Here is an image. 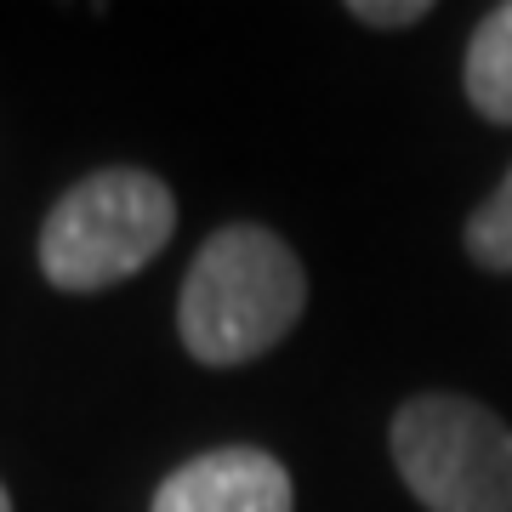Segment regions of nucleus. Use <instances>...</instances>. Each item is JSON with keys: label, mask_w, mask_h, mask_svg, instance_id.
I'll list each match as a JSON object with an SVG mask.
<instances>
[{"label": "nucleus", "mask_w": 512, "mask_h": 512, "mask_svg": "<svg viewBox=\"0 0 512 512\" xmlns=\"http://www.w3.org/2000/svg\"><path fill=\"white\" fill-rule=\"evenodd\" d=\"M308 279L279 234L234 222L205 239L183 279V342L200 365H251L302 319Z\"/></svg>", "instance_id": "obj_1"}, {"label": "nucleus", "mask_w": 512, "mask_h": 512, "mask_svg": "<svg viewBox=\"0 0 512 512\" xmlns=\"http://www.w3.org/2000/svg\"><path fill=\"white\" fill-rule=\"evenodd\" d=\"M177 200L154 171H92L52 205L40 228V274L57 291H109L165 251Z\"/></svg>", "instance_id": "obj_2"}, {"label": "nucleus", "mask_w": 512, "mask_h": 512, "mask_svg": "<svg viewBox=\"0 0 512 512\" xmlns=\"http://www.w3.org/2000/svg\"><path fill=\"white\" fill-rule=\"evenodd\" d=\"M0 512H12V501H6V490H0Z\"/></svg>", "instance_id": "obj_8"}, {"label": "nucleus", "mask_w": 512, "mask_h": 512, "mask_svg": "<svg viewBox=\"0 0 512 512\" xmlns=\"http://www.w3.org/2000/svg\"><path fill=\"white\" fill-rule=\"evenodd\" d=\"M433 12L427 0H393V6H376V0H353V18L376 23V29H404V23H421Z\"/></svg>", "instance_id": "obj_7"}, {"label": "nucleus", "mask_w": 512, "mask_h": 512, "mask_svg": "<svg viewBox=\"0 0 512 512\" xmlns=\"http://www.w3.org/2000/svg\"><path fill=\"white\" fill-rule=\"evenodd\" d=\"M393 461L427 512H512V427L478 399H410L393 416Z\"/></svg>", "instance_id": "obj_3"}, {"label": "nucleus", "mask_w": 512, "mask_h": 512, "mask_svg": "<svg viewBox=\"0 0 512 512\" xmlns=\"http://www.w3.org/2000/svg\"><path fill=\"white\" fill-rule=\"evenodd\" d=\"M461 80H467V97H473V109L484 120L512 126V0L495 6L490 18L473 29Z\"/></svg>", "instance_id": "obj_5"}, {"label": "nucleus", "mask_w": 512, "mask_h": 512, "mask_svg": "<svg viewBox=\"0 0 512 512\" xmlns=\"http://www.w3.org/2000/svg\"><path fill=\"white\" fill-rule=\"evenodd\" d=\"M291 473L268 450H205L154 490L148 512H291Z\"/></svg>", "instance_id": "obj_4"}, {"label": "nucleus", "mask_w": 512, "mask_h": 512, "mask_svg": "<svg viewBox=\"0 0 512 512\" xmlns=\"http://www.w3.org/2000/svg\"><path fill=\"white\" fill-rule=\"evenodd\" d=\"M467 256L478 268L512 274V171H507V183L467 217Z\"/></svg>", "instance_id": "obj_6"}]
</instances>
